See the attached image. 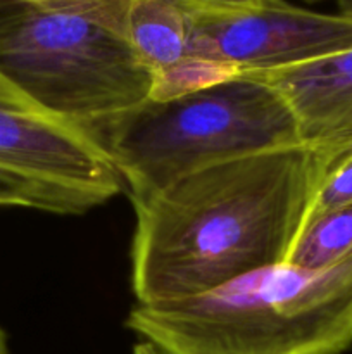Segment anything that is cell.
<instances>
[{"label": "cell", "instance_id": "cell-15", "mask_svg": "<svg viewBox=\"0 0 352 354\" xmlns=\"http://www.w3.org/2000/svg\"><path fill=\"white\" fill-rule=\"evenodd\" d=\"M306 2H320V0H306Z\"/></svg>", "mask_w": 352, "mask_h": 354}, {"label": "cell", "instance_id": "cell-7", "mask_svg": "<svg viewBox=\"0 0 352 354\" xmlns=\"http://www.w3.org/2000/svg\"><path fill=\"white\" fill-rule=\"evenodd\" d=\"M244 75L282 93L304 145L330 154L352 151V48L293 68Z\"/></svg>", "mask_w": 352, "mask_h": 354}, {"label": "cell", "instance_id": "cell-8", "mask_svg": "<svg viewBox=\"0 0 352 354\" xmlns=\"http://www.w3.org/2000/svg\"><path fill=\"white\" fill-rule=\"evenodd\" d=\"M126 30L135 54L154 82L190 57L188 10L171 0H130Z\"/></svg>", "mask_w": 352, "mask_h": 354}, {"label": "cell", "instance_id": "cell-2", "mask_svg": "<svg viewBox=\"0 0 352 354\" xmlns=\"http://www.w3.org/2000/svg\"><path fill=\"white\" fill-rule=\"evenodd\" d=\"M126 327L159 354H342L352 346V254L324 270L268 266Z\"/></svg>", "mask_w": 352, "mask_h": 354}, {"label": "cell", "instance_id": "cell-11", "mask_svg": "<svg viewBox=\"0 0 352 354\" xmlns=\"http://www.w3.org/2000/svg\"><path fill=\"white\" fill-rule=\"evenodd\" d=\"M349 204H352V151L344 152L328 169L316 190L309 218Z\"/></svg>", "mask_w": 352, "mask_h": 354}, {"label": "cell", "instance_id": "cell-3", "mask_svg": "<svg viewBox=\"0 0 352 354\" xmlns=\"http://www.w3.org/2000/svg\"><path fill=\"white\" fill-rule=\"evenodd\" d=\"M130 0H0V76L47 116L83 128L150 99L128 40Z\"/></svg>", "mask_w": 352, "mask_h": 354}, {"label": "cell", "instance_id": "cell-1", "mask_svg": "<svg viewBox=\"0 0 352 354\" xmlns=\"http://www.w3.org/2000/svg\"><path fill=\"white\" fill-rule=\"evenodd\" d=\"M342 154L304 144L259 152L131 201L137 304L178 303L285 263Z\"/></svg>", "mask_w": 352, "mask_h": 354}, {"label": "cell", "instance_id": "cell-10", "mask_svg": "<svg viewBox=\"0 0 352 354\" xmlns=\"http://www.w3.org/2000/svg\"><path fill=\"white\" fill-rule=\"evenodd\" d=\"M352 254V204L311 216L285 263L302 270H324Z\"/></svg>", "mask_w": 352, "mask_h": 354}, {"label": "cell", "instance_id": "cell-5", "mask_svg": "<svg viewBox=\"0 0 352 354\" xmlns=\"http://www.w3.org/2000/svg\"><path fill=\"white\" fill-rule=\"evenodd\" d=\"M190 57L240 73L276 71L352 48V16L292 3L188 12Z\"/></svg>", "mask_w": 352, "mask_h": 354}, {"label": "cell", "instance_id": "cell-6", "mask_svg": "<svg viewBox=\"0 0 352 354\" xmlns=\"http://www.w3.org/2000/svg\"><path fill=\"white\" fill-rule=\"evenodd\" d=\"M0 162L109 199L124 189L116 166L88 131L38 111L2 76Z\"/></svg>", "mask_w": 352, "mask_h": 354}, {"label": "cell", "instance_id": "cell-4", "mask_svg": "<svg viewBox=\"0 0 352 354\" xmlns=\"http://www.w3.org/2000/svg\"><path fill=\"white\" fill-rule=\"evenodd\" d=\"M88 133L131 201L231 159L302 145L282 93L244 73L171 99H147Z\"/></svg>", "mask_w": 352, "mask_h": 354}, {"label": "cell", "instance_id": "cell-9", "mask_svg": "<svg viewBox=\"0 0 352 354\" xmlns=\"http://www.w3.org/2000/svg\"><path fill=\"white\" fill-rule=\"evenodd\" d=\"M109 197L23 171L0 162V206L30 207L55 214H83Z\"/></svg>", "mask_w": 352, "mask_h": 354}, {"label": "cell", "instance_id": "cell-14", "mask_svg": "<svg viewBox=\"0 0 352 354\" xmlns=\"http://www.w3.org/2000/svg\"><path fill=\"white\" fill-rule=\"evenodd\" d=\"M0 354H7V349H6V339H3L2 330H0Z\"/></svg>", "mask_w": 352, "mask_h": 354}, {"label": "cell", "instance_id": "cell-13", "mask_svg": "<svg viewBox=\"0 0 352 354\" xmlns=\"http://www.w3.org/2000/svg\"><path fill=\"white\" fill-rule=\"evenodd\" d=\"M133 354H159V351L154 346L148 344V342H141V344H138L137 348H135Z\"/></svg>", "mask_w": 352, "mask_h": 354}, {"label": "cell", "instance_id": "cell-12", "mask_svg": "<svg viewBox=\"0 0 352 354\" xmlns=\"http://www.w3.org/2000/svg\"><path fill=\"white\" fill-rule=\"evenodd\" d=\"M188 12H206V10H235L251 7L271 6L282 0H171Z\"/></svg>", "mask_w": 352, "mask_h": 354}]
</instances>
